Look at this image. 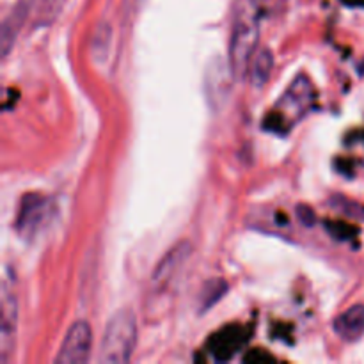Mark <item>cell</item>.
I'll list each match as a JSON object with an SVG mask.
<instances>
[{
	"label": "cell",
	"instance_id": "7c38bea8",
	"mask_svg": "<svg viewBox=\"0 0 364 364\" xmlns=\"http://www.w3.org/2000/svg\"><path fill=\"white\" fill-rule=\"evenodd\" d=\"M274 70V55L269 48H258L252 55L251 64H249L247 77L249 82L255 89L265 87L267 82L270 80V75Z\"/></svg>",
	"mask_w": 364,
	"mask_h": 364
},
{
	"label": "cell",
	"instance_id": "3957f363",
	"mask_svg": "<svg viewBox=\"0 0 364 364\" xmlns=\"http://www.w3.org/2000/svg\"><path fill=\"white\" fill-rule=\"evenodd\" d=\"M237 80L230 59L215 55L208 60L203 75V92L212 112H223L230 103L233 84Z\"/></svg>",
	"mask_w": 364,
	"mask_h": 364
},
{
	"label": "cell",
	"instance_id": "2e32d148",
	"mask_svg": "<svg viewBox=\"0 0 364 364\" xmlns=\"http://www.w3.org/2000/svg\"><path fill=\"white\" fill-rule=\"evenodd\" d=\"M295 213H297L299 223H301L304 228H313L316 224L315 210L309 208L308 205H299L297 210H295Z\"/></svg>",
	"mask_w": 364,
	"mask_h": 364
},
{
	"label": "cell",
	"instance_id": "30bf717a",
	"mask_svg": "<svg viewBox=\"0 0 364 364\" xmlns=\"http://www.w3.org/2000/svg\"><path fill=\"white\" fill-rule=\"evenodd\" d=\"M313 100V85L306 77H297L294 84L284 92L281 105L287 109V112H291L294 116H301Z\"/></svg>",
	"mask_w": 364,
	"mask_h": 364
},
{
	"label": "cell",
	"instance_id": "8992f818",
	"mask_svg": "<svg viewBox=\"0 0 364 364\" xmlns=\"http://www.w3.org/2000/svg\"><path fill=\"white\" fill-rule=\"evenodd\" d=\"M18 333V301L7 283L2 287L0 301V363L7 364L13 355Z\"/></svg>",
	"mask_w": 364,
	"mask_h": 364
},
{
	"label": "cell",
	"instance_id": "7a4b0ae2",
	"mask_svg": "<svg viewBox=\"0 0 364 364\" xmlns=\"http://www.w3.org/2000/svg\"><path fill=\"white\" fill-rule=\"evenodd\" d=\"M137 316L130 308H123L114 313L107 322L100 341L98 361L103 364H124L132 361L137 347Z\"/></svg>",
	"mask_w": 364,
	"mask_h": 364
},
{
	"label": "cell",
	"instance_id": "ba28073f",
	"mask_svg": "<svg viewBox=\"0 0 364 364\" xmlns=\"http://www.w3.org/2000/svg\"><path fill=\"white\" fill-rule=\"evenodd\" d=\"M27 23L28 7L27 4H25V0H18L16 6H14L13 9L9 11V14L4 18L2 28H0V52H2L4 59L11 53L14 43L18 41L21 31H23Z\"/></svg>",
	"mask_w": 364,
	"mask_h": 364
},
{
	"label": "cell",
	"instance_id": "4fadbf2b",
	"mask_svg": "<svg viewBox=\"0 0 364 364\" xmlns=\"http://www.w3.org/2000/svg\"><path fill=\"white\" fill-rule=\"evenodd\" d=\"M228 290H230V284L224 279L206 281L205 287H203L201 290V295H199V311H210L213 306L219 304V302L226 297Z\"/></svg>",
	"mask_w": 364,
	"mask_h": 364
},
{
	"label": "cell",
	"instance_id": "6da1fadb",
	"mask_svg": "<svg viewBox=\"0 0 364 364\" xmlns=\"http://www.w3.org/2000/svg\"><path fill=\"white\" fill-rule=\"evenodd\" d=\"M262 13V0H238L235 4L228 59L237 80L247 77L249 64L258 50Z\"/></svg>",
	"mask_w": 364,
	"mask_h": 364
},
{
	"label": "cell",
	"instance_id": "8fae6325",
	"mask_svg": "<svg viewBox=\"0 0 364 364\" xmlns=\"http://www.w3.org/2000/svg\"><path fill=\"white\" fill-rule=\"evenodd\" d=\"M25 4L28 7V23L46 27L57 20L66 0H25Z\"/></svg>",
	"mask_w": 364,
	"mask_h": 364
},
{
	"label": "cell",
	"instance_id": "52a82bcc",
	"mask_svg": "<svg viewBox=\"0 0 364 364\" xmlns=\"http://www.w3.org/2000/svg\"><path fill=\"white\" fill-rule=\"evenodd\" d=\"M192 252H194V245H192L191 240H180L178 244H174L173 247L162 256V259L156 263L155 270H153V290H160V288L167 287V284L176 277V274L183 269L185 263L191 259Z\"/></svg>",
	"mask_w": 364,
	"mask_h": 364
},
{
	"label": "cell",
	"instance_id": "5bb4252c",
	"mask_svg": "<svg viewBox=\"0 0 364 364\" xmlns=\"http://www.w3.org/2000/svg\"><path fill=\"white\" fill-rule=\"evenodd\" d=\"M110 46H112V28H110L109 23H100L96 27L91 41L92 57L96 59V63H103L105 60V57L110 52Z\"/></svg>",
	"mask_w": 364,
	"mask_h": 364
},
{
	"label": "cell",
	"instance_id": "9a60e30c",
	"mask_svg": "<svg viewBox=\"0 0 364 364\" xmlns=\"http://www.w3.org/2000/svg\"><path fill=\"white\" fill-rule=\"evenodd\" d=\"M331 205H333L334 210L352 217V219H364V206L352 201V199L345 198V196H336V198H333L331 199Z\"/></svg>",
	"mask_w": 364,
	"mask_h": 364
},
{
	"label": "cell",
	"instance_id": "e0dca14e",
	"mask_svg": "<svg viewBox=\"0 0 364 364\" xmlns=\"http://www.w3.org/2000/svg\"><path fill=\"white\" fill-rule=\"evenodd\" d=\"M141 2H142V0H123L124 14H127V16L134 14L135 11H137V7L141 6Z\"/></svg>",
	"mask_w": 364,
	"mask_h": 364
},
{
	"label": "cell",
	"instance_id": "277c9868",
	"mask_svg": "<svg viewBox=\"0 0 364 364\" xmlns=\"http://www.w3.org/2000/svg\"><path fill=\"white\" fill-rule=\"evenodd\" d=\"M52 212L53 203L50 198L43 194H36V192L25 194L20 203V208H18L16 223H14L18 235L25 240L34 238L50 223Z\"/></svg>",
	"mask_w": 364,
	"mask_h": 364
},
{
	"label": "cell",
	"instance_id": "9c48e42d",
	"mask_svg": "<svg viewBox=\"0 0 364 364\" xmlns=\"http://www.w3.org/2000/svg\"><path fill=\"white\" fill-rule=\"evenodd\" d=\"M334 333L343 341H358L364 334V306H352L334 320Z\"/></svg>",
	"mask_w": 364,
	"mask_h": 364
},
{
	"label": "cell",
	"instance_id": "5b68a950",
	"mask_svg": "<svg viewBox=\"0 0 364 364\" xmlns=\"http://www.w3.org/2000/svg\"><path fill=\"white\" fill-rule=\"evenodd\" d=\"M92 352V329L85 320H78L68 329L60 350L57 354V364H84L89 361Z\"/></svg>",
	"mask_w": 364,
	"mask_h": 364
}]
</instances>
